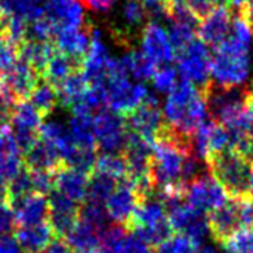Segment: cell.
I'll return each mask as SVG.
<instances>
[{"mask_svg": "<svg viewBox=\"0 0 253 253\" xmlns=\"http://www.w3.org/2000/svg\"><path fill=\"white\" fill-rule=\"evenodd\" d=\"M208 116L203 92L184 80L168 95L163 107L165 123L185 136H193L196 129L208 120Z\"/></svg>", "mask_w": 253, "mask_h": 253, "instance_id": "6da1fadb", "label": "cell"}, {"mask_svg": "<svg viewBox=\"0 0 253 253\" xmlns=\"http://www.w3.org/2000/svg\"><path fill=\"white\" fill-rule=\"evenodd\" d=\"M251 71L249 46L228 36L211 58V77L215 84L234 87L246 84Z\"/></svg>", "mask_w": 253, "mask_h": 253, "instance_id": "7a4b0ae2", "label": "cell"}, {"mask_svg": "<svg viewBox=\"0 0 253 253\" xmlns=\"http://www.w3.org/2000/svg\"><path fill=\"white\" fill-rule=\"evenodd\" d=\"M208 169L211 175L224 187L230 199L249 196V176L252 165L233 150L209 156Z\"/></svg>", "mask_w": 253, "mask_h": 253, "instance_id": "3957f363", "label": "cell"}, {"mask_svg": "<svg viewBox=\"0 0 253 253\" xmlns=\"http://www.w3.org/2000/svg\"><path fill=\"white\" fill-rule=\"evenodd\" d=\"M96 147L104 154H123L127 145V127L125 116L102 108L93 116Z\"/></svg>", "mask_w": 253, "mask_h": 253, "instance_id": "277c9868", "label": "cell"}, {"mask_svg": "<svg viewBox=\"0 0 253 253\" xmlns=\"http://www.w3.org/2000/svg\"><path fill=\"white\" fill-rule=\"evenodd\" d=\"M176 73L184 82H188L200 90L211 82V50L199 37L185 49L176 52Z\"/></svg>", "mask_w": 253, "mask_h": 253, "instance_id": "5b68a950", "label": "cell"}, {"mask_svg": "<svg viewBox=\"0 0 253 253\" xmlns=\"http://www.w3.org/2000/svg\"><path fill=\"white\" fill-rule=\"evenodd\" d=\"M182 193L185 202L203 213H211L230 200L224 187L211 175L209 170L184 185Z\"/></svg>", "mask_w": 253, "mask_h": 253, "instance_id": "8992f818", "label": "cell"}, {"mask_svg": "<svg viewBox=\"0 0 253 253\" xmlns=\"http://www.w3.org/2000/svg\"><path fill=\"white\" fill-rule=\"evenodd\" d=\"M126 127L139 135L151 147L157 139L160 129L165 125L163 113L159 105V98L148 92L145 99L132 113L125 116Z\"/></svg>", "mask_w": 253, "mask_h": 253, "instance_id": "52a82bcc", "label": "cell"}, {"mask_svg": "<svg viewBox=\"0 0 253 253\" xmlns=\"http://www.w3.org/2000/svg\"><path fill=\"white\" fill-rule=\"evenodd\" d=\"M139 52L157 68L175 61L176 52L169 40L166 30L156 21H148L141 33Z\"/></svg>", "mask_w": 253, "mask_h": 253, "instance_id": "ba28073f", "label": "cell"}, {"mask_svg": "<svg viewBox=\"0 0 253 253\" xmlns=\"http://www.w3.org/2000/svg\"><path fill=\"white\" fill-rule=\"evenodd\" d=\"M139 202L141 200L135 191L133 181L125 176L117 182L116 190L108 197L104 206H105L107 216L113 224L123 225L125 228H127Z\"/></svg>", "mask_w": 253, "mask_h": 253, "instance_id": "9c48e42d", "label": "cell"}, {"mask_svg": "<svg viewBox=\"0 0 253 253\" xmlns=\"http://www.w3.org/2000/svg\"><path fill=\"white\" fill-rule=\"evenodd\" d=\"M47 205H49L47 222L50 224L55 237L65 239V236L71 231V228L76 225L79 219L80 205L73 202L67 196L61 194L55 188L47 196Z\"/></svg>", "mask_w": 253, "mask_h": 253, "instance_id": "30bf717a", "label": "cell"}, {"mask_svg": "<svg viewBox=\"0 0 253 253\" xmlns=\"http://www.w3.org/2000/svg\"><path fill=\"white\" fill-rule=\"evenodd\" d=\"M233 9L228 6H216L206 18L199 22L197 36L209 47H218L231 33Z\"/></svg>", "mask_w": 253, "mask_h": 253, "instance_id": "8fae6325", "label": "cell"}, {"mask_svg": "<svg viewBox=\"0 0 253 253\" xmlns=\"http://www.w3.org/2000/svg\"><path fill=\"white\" fill-rule=\"evenodd\" d=\"M90 27L92 24L86 22L83 27H71V28L58 30L53 39L55 47L64 55L82 64L90 44Z\"/></svg>", "mask_w": 253, "mask_h": 253, "instance_id": "7c38bea8", "label": "cell"}, {"mask_svg": "<svg viewBox=\"0 0 253 253\" xmlns=\"http://www.w3.org/2000/svg\"><path fill=\"white\" fill-rule=\"evenodd\" d=\"M44 15L61 28L83 27L84 22V7L80 0H43ZM58 33V31H56Z\"/></svg>", "mask_w": 253, "mask_h": 253, "instance_id": "4fadbf2b", "label": "cell"}, {"mask_svg": "<svg viewBox=\"0 0 253 253\" xmlns=\"http://www.w3.org/2000/svg\"><path fill=\"white\" fill-rule=\"evenodd\" d=\"M208 221L209 231L213 236V239L218 243L224 245L237 230L242 228L237 211V200L230 199L224 206L208 213Z\"/></svg>", "mask_w": 253, "mask_h": 253, "instance_id": "5bb4252c", "label": "cell"}, {"mask_svg": "<svg viewBox=\"0 0 253 253\" xmlns=\"http://www.w3.org/2000/svg\"><path fill=\"white\" fill-rule=\"evenodd\" d=\"M89 175L68 166H62L55 172V190L67 196L73 202L83 205L87 194Z\"/></svg>", "mask_w": 253, "mask_h": 253, "instance_id": "9a60e30c", "label": "cell"}, {"mask_svg": "<svg viewBox=\"0 0 253 253\" xmlns=\"http://www.w3.org/2000/svg\"><path fill=\"white\" fill-rule=\"evenodd\" d=\"M22 163L28 170H47L52 173L64 166L56 148L50 142L40 138L22 156Z\"/></svg>", "mask_w": 253, "mask_h": 253, "instance_id": "2e32d148", "label": "cell"}, {"mask_svg": "<svg viewBox=\"0 0 253 253\" xmlns=\"http://www.w3.org/2000/svg\"><path fill=\"white\" fill-rule=\"evenodd\" d=\"M40 80V76L33 70V67L22 58H16L12 70L6 74L3 82L12 90L18 101L28 99L34 86Z\"/></svg>", "mask_w": 253, "mask_h": 253, "instance_id": "e0dca14e", "label": "cell"}, {"mask_svg": "<svg viewBox=\"0 0 253 253\" xmlns=\"http://www.w3.org/2000/svg\"><path fill=\"white\" fill-rule=\"evenodd\" d=\"M16 228L21 227H31L47 221L49 215V205L47 197L42 194L31 193L19 203L13 206Z\"/></svg>", "mask_w": 253, "mask_h": 253, "instance_id": "ac0fdd59", "label": "cell"}, {"mask_svg": "<svg viewBox=\"0 0 253 253\" xmlns=\"http://www.w3.org/2000/svg\"><path fill=\"white\" fill-rule=\"evenodd\" d=\"M13 234L24 253H40L55 237L53 230L47 221L31 227L16 228Z\"/></svg>", "mask_w": 253, "mask_h": 253, "instance_id": "d6986e66", "label": "cell"}, {"mask_svg": "<svg viewBox=\"0 0 253 253\" xmlns=\"http://www.w3.org/2000/svg\"><path fill=\"white\" fill-rule=\"evenodd\" d=\"M18 58L27 61L33 70L42 77L47 62L56 52L53 42H34V40H24L18 49Z\"/></svg>", "mask_w": 253, "mask_h": 253, "instance_id": "ffe728a7", "label": "cell"}, {"mask_svg": "<svg viewBox=\"0 0 253 253\" xmlns=\"http://www.w3.org/2000/svg\"><path fill=\"white\" fill-rule=\"evenodd\" d=\"M165 219H168V216L163 203L156 196H151L138 203L126 230L130 231L138 227H153Z\"/></svg>", "mask_w": 253, "mask_h": 253, "instance_id": "44dd1931", "label": "cell"}, {"mask_svg": "<svg viewBox=\"0 0 253 253\" xmlns=\"http://www.w3.org/2000/svg\"><path fill=\"white\" fill-rule=\"evenodd\" d=\"M65 242L73 252H96L101 246V234L95 227L79 218L65 236Z\"/></svg>", "mask_w": 253, "mask_h": 253, "instance_id": "7402d4cb", "label": "cell"}, {"mask_svg": "<svg viewBox=\"0 0 253 253\" xmlns=\"http://www.w3.org/2000/svg\"><path fill=\"white\" fill-rule=\"evenodd\" d=\"M82 64L71 59L70 56L64 55L62 52H59L56 49V52L53 53V56L50 58V61L47 62L42 77L49 82L50 84H53L55 87H59L61 83L76 70H80Z\"/></svg>", "mask_w": 253, "mask_h": 253, "instance_id": "603a6c76", "label": "cell"}, {"mask_svg": "<svg viewBox=\"0 0 253 253\" xmlns=\"http://www.w3.org/2000/svg\"><path fill=\"white\" fill-rule=\"evenodd\" d=\"M68 130L79 148L98 151L92 114H73Z\"/></svg>", "mask_w": 253, "mask_h": 253, "instance_id": "cb8c5ba5", "label": "cell"}, {"mask_svg": "<svg viewBox=\"0 0 253 253\" xmlns=\"http://www.w3.org/2000/svg\"><path fill=\"white\" fill-rule=\"evenodd\" d=\"M87 89H89V83L86 82L84 76L82 74L80 70H76L61 83L59 87H56L58 101L62 107L71 108L83 98Z\"/></svg>", "mask_w": 253, "mask_h": 253, "instance_id": "d4e9b609", "label": "cell"}, {"mask_svg": "<svg viewBox=\"0 0 253 253\" xmlns=\"http://www.w3.org/2000/svg\"><path fill=\"white\" fill-rule=\"evenodd\" d=\"M28 99H30V104L39 111L42 117L49 116L55 110L56 104H59L56 87L50 84L49 82H46L43 77H40L33 92L30 93Z\"/></svg>", "mask_w": 253, "mask_h": 253, "instance_id": "484cf974", "label": "cell"}, {"mask_svg": "<svg viewBox=\"0 0 253 253\" xmlns=\"http://www.w3.org/2000/svg\"><path fill=\"white\" fill-rule=\"evenodd\" d=\"M120 61H122L127 76H132L133 79H136L139 82L151 80V77L154 76V73L157 70V67L154 64H151L136 49H130Z\"/></svg>", "mask_w": 253, "mask_h": 253, "instance_id": "4316f807", "label": "cell"}, {"mask_svg": "<svg viewBox=\"0 0 253 253\" xmlns=\"http://www.w3.org/2000/svg\"><path fill=\"white\" fill-rule=\"evenodd\" d=\"M116 187H117V181L114 178L99 172H92V175L89 176L87 194L84 202L105 205V202L113 194Z\"/></svg>", "mask_w": 253, "mask_h": 253, "instance_id": "83f0119b", "label": "cell"}, {"mask_svg": "<svg viewBox=\"0 0 253 253\" xmlns=\"http://www.w3.org/2000/svg\"><path fill=\"white\" fill-rule=\"evenodd\" d=\"M129 233L133 234L135 237H138L141 242H144L150 248H154V249L157 246H160L162 243H165L168 239H170L175 234L168 219H165L160 224L153 225V227H138V228H133Z\"/></svg>", "mask_w": 253, "mask_h": 253, "instance_id": "f1b7e54d", "label": "cell"}, {"mask_svg": "<svg viewBox=\"0 0 253 253\" xmlns=\"http://www.w3.org/2000/svg\"><path fill=\"white\" fill-rule=\"evenodd\" d=\"M42 120H43V117L39 114V111L30 104L28 99H25V101H19L16 104L15 113L10 120V126L22 127V129L39 133Z\"/></svg>", "mask_w": 253, "mask_h": 253, "instance_id": "f546056e", "label": "cell"}, {"mask_svg": "<svg viewBox=\"0 0 253 253\" xmlns=\"http://www.w3.org/2000/svg\"><path fill=\"white\" fill-rule=\"evenodd\" d=\"M93 172H99L104 175H108L114 178L117 182L127 176V168H126V160L122 154H104L99 153L96 157L95 169Z\"/></svg>", "mask_w": 253, "mask_h": 253, "instance_id": "4dcf8cb0", "label": "cell"}, {"mask_svg": "<svg viewBox=\"0 0 253 253\" xmlns=\"http://www.w3.org/2000/svg\"><path fill=\"white\" fill-rule=\"evenodd\" d=\"M31 193H33V188H31V181H30V172L24 166L19 170V173L7 182L4 200L13 208L16 203H19L22 199H25Z\"/></svg>", "mask_w": 253, "mask_h": 253, "instance_id": "1f68e13d", "label": "cell"}, {"mask_svg": "<svg viewBox=\"0 0 253 253\" xmlns=\"http://www.w3.org/2000/svg\"><path fill=\"white\" fill-rule=\"evenodd\" d=\"M197 27H199L197 24H191V22L170 21V28L168 34L175 52H181L194 39H197Z\"/></svg>", "mask_w": 253, "mask_h": 253, "instance_id": "d6a6232c", "label": "cell"}, {"mask_svg": "<svg viewBox=\"0 0 253 253\" xmlns=\"http://www.w3.org/2000/svg\"><path fill=\"white\" fill-rule=\"evenodd\" d=\"M56 25L43 15L42 18L33 21L27 27V37L25 40H34V42H53L56 36Z\"/></svg>", "mask_w": 253, "mask_h": 253, "instance_id": "836d02e7", "label": "cell"}, {"mask_svg": "<svg viewBox=\"0 0 253 253\" xmlns=\"http://www.w3.org/2000/svg\"><path fill=\"white\" fill-rule=\"evenodd\" d=\"M224 246L230 253H253V227L237 230Z\"/></svg>", "mask_w": 253, "mask_h": 253, "instance_id": "e575fe53", "label": "cell"}, {"mask_svg": "<svg viewBox=\"0 0 253 253\" xmlns=\"http://www.w3.org/2000/svg\"><path fill=\"white\" fill-rule=\"evenodd\" d=\"M199 246H196L187 236L175 233L165 243L157 246L154 253H196Z\"/></svg>", "mask_w": 253, "mask_h": 253, "instance_id": "d590c367", "label": "cell"}, {"mask_svg": "<svg viewBox=\"0 0 253 253\" xmlns=\"http://www.w3.org/2000/svg\"><path fill=\"white\" fill-rule=\"evenodd\" d=\"M176 70H173L169 65H163L159 67L154 73V76L151 77L153 80V86L159 93H170L173 90V87L178 84L176 83Z\"/></svg>", "mask_w": 253, "mask_h": 253, "instance_id": "8d00e7d4", "label": "cell"}, {"mask_svg": "<svg viewBox=\"0 0 253 253\" xmlns=\"http://www.w3.org/2000/svg\"><path fill=\"white\" fill-rule=\"evenodd\" d=\"M18 102L19 101L7 87V84L3 80H0V125L10 123Z\"/></svg>", "mask_w": 253, "mask_h": 253, "instance_id": "74e56055", "label": "cell"}, {"mask_svg": "<svg viewBox=\"0 0 253 253\" xmlns=\"http://www.w3.org/2000/svg\"><path fill=\"white\" fill-rule=\"evenodd\" d=\"M208 145H209V156L221 153L224 150H228L230 148V133H228V130L222 125L213 122V125L211 127V132H209Z\"/></svg>", "mask_w": 253, "mask_h": 253, "instance_id": "f35d334b", "label": "cell"}, {"mask_svg": "<svg viewBox=\"0 0 253 253\" xmlns=\"http://www.w3.org/2000/svg\"><path fill=\"white\" fill-rule=\"evenodd\" d=\"M28 172H30L33 193L47 197L55 187V173L47 170H28Z\"/></svg>", "mask_w": 253, "mask_h": 253, "instance_id": "ab89813d", "label": "cell"}, {"mask_svg": "<svg viewBox=\"0 0 253 253\" xmlns=\"http://www.w3.org/2000/svg\"><path fill=\"white\" fill-rule=\"evenodd\" d=\"M15 230H16V221H15L13 208L6 200H0V236L12 234L15 233Z\"/></svg>", "mask_w": 253, "mask_h": 253, "instance_id": "60d3db41", "label": "cell"}, {"mask_svg": "<svg viewBox=\"0 0 253 253\" xmlns=\"http://www.w3.org/2000/svg\"><path fill=\"white\" fill-rule=\"evenodd\" d=\"M18 47L6 43L3 47H0V80L6 77V74L12 70L16 58H18Z\"/></svg>", "mask_w": 253, "mask_h": 253, "instance_id": "b9f144b4", "label": "cell"}, {"mask_svg": "<svg viewBox=\"0 0 253 253\" xmlns=\"http://www.w3.org/2000/svg\"><path fill=\"white\" fill-rule=\"evenodd\" d=\"M150 16V21H156L160 18H168V3L169 0H139Z\"/></svg>", "mask_w": 253, "mask_h": 253, "instance_id": "7bdbcfd3", "label": "cell"}, {"mask_svg": "<svg viewBox=\"0 0 253 253\" xmlns=\"http://www.w3.org/2000/svg\"><path fill=\"white\" fill-rule=\"evenodd\" d=\"M185 4L188 6L191 13L200 21L215 9V3L212 0H185Z\"/></svg>", "mask_w": 253, "mask_h": 253, "instance_id": "ee69618b", "label": "cell"}, {"mask_svg": "<svg viewBox=\"0 0 253 253\" xmlns=\"http://www.w3.org/2000/svg\"><path fill=\"white\" fill-rule=\"evenodd\" d=\"M0 253H24L15 234L0 236Z\"/></svg>", "mask_w": 253, "mask_h": 253, "instance_id": "f6af8a7d", "label": "cell"}, {"mask_svg": "<svg viewBox=\"0 0 253 253\" xmlns=\"http://www.w3.org/2000/svg\"><path fill=\"white\" fill-rule=\"evenodd\" d=\"M40 253H71V249L65 239L62 237H53L52 242L42 251Z\"/></svg>", "mask_w": 253, "mask_h": 253, "instance_id": "bcb514c9", "label": "cell"}, {"mask_svg": "<svg viewBox=\"0 0 253 253\" xmlns=\"http://www.w3.org/2000/svg\"><path fill=\"white\" fill-rule=\"evenodd\" d=\"M251 3H253V0H231V4L234 6V10L240 9L242 6L251 4Z\"/></svg>", "mask_w": 253, "mask_h": 253, "instance_id": "7dc6e473", "label": "cell"}, {"mask_svg": "<svg viewBox=\"0 0 253 253\" xmlns=\"http://www.w3.org/2000/svg\"><path fill=\"white\" fill-rule=\"evenodd\" d=\"M196 253H218V251L212 246H205V248H197Z\"/></svg>", "mask_w": 253, "mask_h": 253, "instance_id": "c3c4849f", "label": "cell"}, {"mask_svg": "<svg viewBox=\"0 0 253 253\" xmlns=\"http://www.w3.org/2000/svg\"><path fill=\"white\" fill-rule=\"evenodd\" d=\"M249 196L253 199V165L252 170H251V176H249Z\"/></svg>", "mask_w": 253, "mask_h": 253, "instance_id": "681fc988", "label": "cell"}, {"mask_svg": "<svg viewBox=\"0 0 253 253\" xmlns=\"http://www.w3.org/2000/svg\"><path fill=\"white\" fill-rule=\"evenodd\" d=\"M215 3V6H228L231 3V0H212Z\"/></svg>", "mask_w": 253, "mask_h": 253, "instance_id": "f907efd6", "label": "cell"}, {"mask_svg": "<svg viewBox=\"0 0 253 253\" xmlns=\"http://www.w3.org/2000/svg\"><path fill=\"white\" fill-rule=\"evenodd\" d=\"M251 105L253 107V84H252V101H251Z\"/></svg>", "mask_w": 253, "mask_h": 253, "instance_id": "816d5d0a", "label": "cell"}, {"mask_svg": "<svg viewBox=\"0 0 253 253\" xmlns=\"http://www.w3.org/2000/svg\"><path fill=\"white\" fill-rule=\"evenodd\" d=\"M71 253H96V252H73V251H71Z\"/></svg>", "mask_w": 253, "mask_h": 253, "instance_id": "f5cc1de1", "label": "cell"}, {"mask_svg": "<svg viewBox=\"0 0 253 253\" xmlns=\"http://www.w3.org/2000/svg\"><path fill=\"white\" fill-rule=\"evenodd\" d=\"M227 253H230V252H227Z\"/></svg>", "mask_w": 253, "mask_h": 253, "instance_id": "db71d44e", "label": "cell"}]
</instances>
